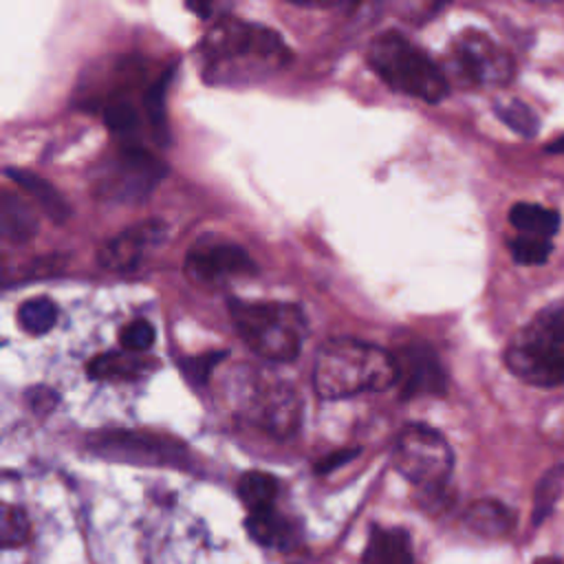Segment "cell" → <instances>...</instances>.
<instances>
[{"mask_svg":"<svg viewBox=\"0 0 564 564\" xmlns=\"http://www.w3.org/2000/svg\"><path fill=\"white\" fill-rule=\"evenodd\" d=\"M205 82L214 86L256 84L289 62L284 40L269 26L225 15L198 44Z\"/></svg>","mask_w":564,"mask_h":564,"instance_id":"cell-1","label":"cell"},{"mask_svg":"<svg viewBox=\"0 0 564 564\" xmlns=\"http://www.w3.org/2000/svg\"><path fill=\"white\" fill-rule=\"evenodd\" d=\"M399 383V364L381 346L335 337L319 346L313 366V388L322 399H346L359 392H379Z\"/></svg>","mask_w":564,"mask_h":564,"instance_id":"cell-2","label":"cell"},{"mask_svg":"<svg viewBox=\"0 0 564 564\" xmlns=\"http://www.w3.org/2000/svg\"><path fill=\"white\" fill-rule=\"evenodd\" d=\"M509 370L540 388L564 383V302L542 308L509 344Z\"/></svg>","mask_w":564,"mask_h":564,"instance_id":"cell-3","label":"cell"},{"mask_svg":"<svg viewBox=\"0 0 564 564\" xmlns=\"http://www.w3.org/2000/svg\"><path fill=\"white\" fill-rule=\"evenodd\" d=\"M368 62L392 90L436 104L447 95V79L436 62L399 31L379 33L368 48Z\"/></svg>","mask_w":564,"mask_h":564,"instance_id":"cell-4","label":"cell"},{"mask_svg":"<svg viewBox=\"0 0 564 564\" xmlns=\"http://www.w3.org/2000/svg\"><path fill=\"white\" fill-rule=\"evenodd\" d=\"M229 313L242 341L260 357L284 364L302 348L306 322L295 304L282 302H229Z\"/></svg>","mask_w":564,"mask_h":564,"instance_id":"cell-5","label":"cell"},{"mask_svg":"<svg viewBox=\"0 0 564 564\" xmlns=\"http://www.w3.org/2000/svg\"><path fill=\"white\" fill-rule=\"evenodd\" d=\"M394 469L425 491H441L452 474L454 454L443 434L423 423L405 425L392 445Z\"/></svg>","mask_w":564,"mask_h":564,"instance_id":"cell-6","label":"cell"},{"mask_svg":"<svg viewBox=\"0 0 564 564\" xmlns=\"http://www.w3.org/2000/svg\"><path fill=\"white\" fill-rule=\"evenodd\" d=\"M93 449L112 460L141 465H178L185 447L172 438H161L145 432H104L90 441Z\"/></svg>","mask_w":564,"mask_h":564,"instance_id":"cell-7","label":"cell"},{"mask_svg":"<svg viewBox=\"0 0 564 564\" xmlns=\"http://www.w3.org/2000/svg\"><path fill=\"white\" fill-rule=\"evenodd\" d=\"M454 59L460 73L474 84H505L513 64L509 55L485 33L465 31L454 44Z\"/></svg>","mask_w":564,"mask_h":564,"instance_id":"cell-8","label":"cell"},{"mask_svg":"<svg viewBox=\"0 0 564 564\" xmlns=\"http://www.w3.org/2000/svg\"><path fill=\"white\" fill-rule=\"evenodd\" d=\"M163 231L165 227L159 220H145L123 229L104 242L99 249V264L112 271L134 269L145 258V253L161 242Z\"/></svg>","mask_w":564,"mask_h":564,"instance_id":"cell-9","label":"cell"},{"mask_svg":"<svg viewBox=\"0 0 564 564\" xmlns=\"http://www.w3.org/2000/svg\"><path fill=\"white\" fill-rule=\"evenodd\" d=\"M253 399L247 401L245 412L275 436L295 432L300 421V401L293 390L284 386H253Z\"/></svg>","mask_w":564,"mask_h":564,"instance_id":"cell-10","label":"cell"},{"mask_svg":"<svg viewBox=\"0 0 564 564\" xmlns=\"http://www.w3.org/2000/svg\"><path fill=\"white\" fill-rule=\"evenodd\" d=\"M185 269L196 280L216 282L238 273H251L256 267L242 247L216 242L194 247L185 258Z\"/></svg>","mask_w":564,"mask_h":564,"instance_id":"cell-11","label":"cell"},{"mask_svg":"<svg viewBox=\"0 0 564 564\" xmlns=\"http://www.w3.org/2000/svg\"><path fill=\"white\" fill-rule=\"evenodd\" d=\"M397 357V355H394ZM403 397L441 394L445 390V372L436 352L427 344H414L397 357Z\"/></svg>","mask_w":564,"mask_h":564,"instance_id":"cell-12","label":"cell"},{"mask_svg":"<svg viewBox=\"0 0 564 564\" xmlns=\"http://www.w3.org/2000/svg\"><path fill=\"white\" fill-rule=\"evenodd\" d=\"M361 564H414L410 533L401 527H372Z\"/></svg>","mask_w":564,"mask_h":564,"instance_id":"cell-13","label":"cell"},{"mask_svg":"<svg viewBox=\"0 0 564 564\" xmlns=\"http://www.w3.org/2000/svg\"><path fill=\"white\" fill-rule=\"evenodd\" d=\"M245 529L253 542L271 549H289L297 540V531L293 522L286 520L275 509L249 513L245 520Z\"/></svg>","mask_w":564,"mask_h":564,"instance_id":"cell-14","label":"cell"},{"mask_svg":"<svg viewBox=\"0 0 564 564\" xmlns=\"http://www.w3.org/2000/svg\"><path fill=\"white\" fill-rule=\"evenodd\" d=\"M156 364L152 359H145L143 355L139 352H106V355H99L95 357L90 364H88V375L93 379H108V381H115V379H123V381H130V379H139L143 372H150Z\"/></svg>","mask_w":564,"mask_h":564,"instance_id":"cell-15","label":"cell"},{"mask_svg":"<svg viewBox=\"0 0 564 564\" xmlns=\"http://www.w3.org/2000/svg\"><path fill=\"white\" fill-rule=\"evenodd\" d=\"M465 524L478 535L500 538L511 531L513 513L498 500H476L465 511Z\"/></svg>","mask_w":564,"mask_h":564,"instance_id":"cell-16","label":"cell"},{"mask_svg":"<svg viewBox=\"0 0 564 564\" xmlns=\"http://www.w3.org/2000/svg\"><path fill=\"white\" fill-rule=\"evenodd\" d=\"M7 174L11 176V181H15L22 189H26L35 198L40 209L51 220L62 223L68 216L66 200L59 196V192L48 181H44L37 174H31V172H24V170H15V167H7Z\"/></svg>","mask_w":564,"mask_h":564,"instance_id":"cell-17","label":"cell"},{"mask_svg":"<svg viewBox=\"0 0 564 564\" xmlns=\"http://www.w3.org/2000/svg\"><path fill=\"white\" fill-rule=\"evenodd\" d=\"M509 223L518 229V234L553 238L560 227V216L553 209H546L538 203H516L509 212Z\"/></svg>","mask_w":564,"mask_h":564,"instance_id":"cell-18","label":"cell"},{"mask_svg":"<svg viewBox=\"0 0 564 564\" xmlns=\"http://www.w3.org/2000/svg\"><path fill=\"white\" fill-rule=\"evenodd\" d=\"M35 227H37V220H35L31 207L22 198L11 196L9 192L2 194L0 229H2L4 238L13 240V242H22L35 234Z\"/></svg>","mask_w":564,"mask_h":564,"instance_id":"cell-19","label":"cell"},{"mask_svg":"<svg viewBox=\"0 0 564 564\" xmlns=\"http://www.w3.org/2000/svg\"><path fill=\"white\" fill-rule=\"evenodd\" d=\"M238 496L249 513L273 509L278 496V480L267 471H247L238 480Z\"/></svg>","mask_w":564,"mask_h":564,"instance_id":"cell-20","label":"cell"},{"mask_svg":"<svg viewBox=\"0 0 564 564\" xmlns=\"http://www.w3.org/2000/svg\"><path fill=\"white\" fill-rule=\"evenodd\" d=\"M564 494V465H553L535 485L533 496V524H542L555 509L557 500Z\"/></svg>","mask_w":564,"mask_h":564,"instance_id":"cell-21","label":"cell"},{"mask_svg":"<svg viewBox=\"0 0 564 564\" xmlns=\"http://www.w3.org/2000/svg\"><path fill=\"white\" fill-rule=\"evenodd\" d=\"M18 322L20 326L31 335H44L48 333L57 322V306L53 300L40 295L29 297L18 308Z\"/></svg>","mask_w":564,"mask_h":564,"instance_id":"cell-22","label":"cell"},{"mask_svg":"<svg viewBox=\"0 0 564 564\" xmlns=\"http://www.w3.org/2000/svg\"><path fill=\"white\" fill-rule=\"evenodd\" d=\"M496 115L505 126H509L513 132L522 137H535L540 130V121L535 112L520 99H507L496 104Z\"/></svg>","mask_w":564,"mask_h":564,"instance_id":"cell-23","label":"cell"},{"mask_svg":"<svg viewBox=\"0 0 564 564\" xmlns=\"http://www.w3.org/2000/svg\"><path fill=\"white\" fill-rule=\"evenodd\" d=\"M509 251L518 264H542L551 256L553 245L549 238L518 234L509 240Z\"/></svg>","mask_w":564,"mask_h":564,"instance_id":"cell-24","label":"cell"},{"mask_svg":"<svg viewBox=\"0 0 564 564\" xmlns=\"http://www.w3.org/2000/svg\"><path fill=\"white\" fill-rule=\"evenodd\" d=\"M0 535H2V546L11 549L18 546L26 540L29 535V518L20 507L4 505L2 509V522H0Z\"/></svg>","mask_w":564,"mask_h":564,"instance_id":"cell-25","label":"cell"},{"mask_svg":"<svg viewBox=\"0 0 564 564\" xmlns=\"http://www.w3.org/2000/svg\"><path fill=\"white\" fill-rule=\"evenodd\" d=\"M154 326L148 322V319H143V317H139V319H132V322H128L123 328H121V333H119V341H121V346H123V350H130V352H145L152 344H154Z\"/></svg>","mask_w":564,"mask_h":564,"instance_id":"cell-26","label":"cell"},{"mask_svg":"<svg viewBox=\"0 0 564 564\" xmlns=\"http://www.w3.org/2000/svg\"><path fill=\"white\" fill-rule=\"evenodd\" d=\"M225 357L223 350L216 352H207V355H198V357H189L181 361V370L183 375L192 381V383H205L209 377V370Z\"/></svg>","mask_w":564,"mask_h":564,"instance_id":"cell-27","label":"cell"},{"mask_svg":"<svg viewBox=\"0 0 564 564\" xmlns=\"http://www.w3.org/2000/svg\"><path fill=\"white\" fill-rule=\"evenodd\" d=\"M104 119H106V126L112 132H119V134L132 132L137 128V123H139V115H137V110L130 104H112V106H108L106 112H104Z\"/></svg>","mask_w":564,"mask_h":564,"instance_id":"cell-28","label":"cell"},{"mask_svg":"<svg viewBox=\"0 0 564 564\" xmlns=\"http://www.w3.org/2000/svg\"><path fill=\"white\" fill-rule=\"evenodd\" d=\"M163 93H165V79L156 82L152 86V90L148 93L145 97V104H148V115L152 119L154 126H165V117H163Z\"/></svg>","mask_w":564,"mask_h":564,"instance_id":"cell-29","label":"cell"},{"mask_svg":"<svg viewBox=\"0 0 564 564\" xmlns=\"http://www.w3.org/2000/svg\"><path fill=\"white\" fill-rule=\"evenodd\" d=\"M357 452H359V449H339V452H333V454H328L326 458H322V460L315 465V471H317V474L333 471L335 467H339V465L348 463L352 456H357Z\"/></svg>","mask_w":564,"mask_h":564,"instance_id":"cell-30","label":"cell"},{"mask_svg":"<svg viewBox=\"0 0 564 564\" xmlns=\"http://www.w3.org/2000/svg\"><path fill=\"white\" fill-rule=\"evenodd\" d=\"M546 150H549V152H564V134H562L555 143H551Z\"/></svg>","mask_w":564,"mask_h":564,"instance_id":"cell-31","label":"cell"},{"mask_svg":"<svg viewBox=\"0 0 564 564\" xmlns=\"http://www.w3.org/2000/svg\"><path fill=\"white\" fill-rule=\"evenodd\" d=\"M535 564H564L560 557H553V555H549V557H542V560H538Z\"/></svg>","mask_w":564,"mask_h":564,"instance_id":"cell-32","label":"cell"}]
</instances>
